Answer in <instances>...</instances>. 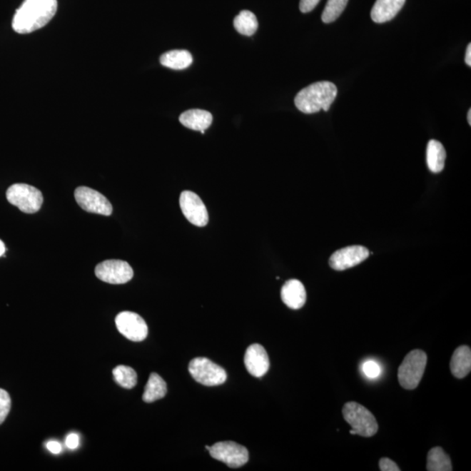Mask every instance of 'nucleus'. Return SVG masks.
<instances>
[{
	"label": "nucleus",
	"instance_id": "nucleus-1",
	"mask_svg": "<svg viewBox=\"0 0 471 471\" xmlns=\"http://www.w3.org/2000/svg\"><path fill=\"white\" fill-rule=\"evenodd\" d=\"M57 7V0H25L16 11L13 29L19 34L34 33L51 21Z\"/></svg>",
	"mask_w": 471,
	"mask_h": 471
},
{
	"label": "nucleus",
	"instance_id": "nucleus-2",
	"mask_svg": "<svg viewBox=\"0 0 471 471\" xmlns=\"http://www.w3.org/2000/svg\"><path fill=\"white\" fill-rule=\"evenodd\" d=\"M337 93L336 86L332 82H315L298 92L294 102L302 113H314L320 110L328 111L330 106L335 100Z\"/></svg>",
	"mask_w": 471,
	"mask_h": 471
},
{
	"label": "nucleus",
	"instance_id": "nucleus-3",
	"mask_svg": "<svg viewBox=\"0 0 471 471\" xmlns=\"http://www.w3.org/2000/svg\"><path fill=\"white\" fill-rule=\"evenodd\" d=\"M425 352L415 349L408 353L398 369V380L403 388L413 390L421 382L427 366Z\"/></svg>",
	"mask_w": 471,
	"mask_h": 471
},
{
	"label": "nucleus",
	"instance_id": "nucleus-4",
	"mask_svg": "<svg viewBox=\"0 0 471 471\" xmlns=\"http://www.w3.org/2000/svg\"><path fill=\"white\" fill-rule=\"evenodd\" d=\"M343 414L345 422L352 427L356 435L363 437H371L379 430L375 415L360 404L350 402L345 403Z\"/></svg>",
	"mask_w": 471,
	"mask_h": 471
},
{
	"label": "nucleus",
	"instance_id": "nucleus-5",
	"mask_svg": "<svg viewBox=\"0 0 471 471\" xmlns=\"http://www.w3.org/2000/svg\"><path fill=\"white\" fill-rule=\"evenodd\" d=\"M6 198L8 202L27 214L41 210L43 203L41 191L26 183H16L8 188Z\"/></svg>",
	"mask_w": 471,
	"mask_h": 471
},
{
	"label": "nucleus",
	"instance_id": "nucleus-6",
	"mask_svg": "<svg viewBox=\"0 0 471 471\" xmlns=\"http://www.w3.org/2000/svg\"><path fill=\"white\" fill-rule=\"evenodd\" d=\"M188 372L196 382L204 386H219L227 380L225 369L204 357L192 360L188 365Z\"/></svg>",
	"mask_w": 471,
	"mask_h": 471
},
{
	"label": "nucleus",
	"instance_id": "nucleus-7",
	"mask_svg": "<svg viewBox=\"0 0 471 471\" xmlns=\"http://www.w3.org/2000/svg\"><path fill=\"white\" fill-rule=\"evenodd\" d=\"M212 457L225 462L230 468H240L249 461V452L245 447L234 442H221L210 447Z\"/></svg>",
	"mask_w": 471,
	"mask_h": 471
},
{
	"label": "nucleus",
	"instance_id": "nucleus-8",
	"mask_svg": "<svg viewBox=\"0 0 471 471\" xmlns=\"http://www.w3.org/2000/svg\"><path fill=\"white\" fill-rule=\"evenodd\" d=\"M96 275L101 281L113 285H121L131 281L133 272L128 263L111 259L100 263L96 266Z\"/></svg>",
	"mask_w": 471,
	"mask_h": 471
},
{
	"label": "nucleus",
	"instance_id": "nucleus-9",
	"mask_svg": "<svg viewBox=\"0 0 471 471\" xmlns=\"http://www.w3.org/2000/svg\"><path fill=\"white\" fill-rule=\"evenodd\" d=\"M76 202L86 211L110 216L113 212L111 203L105 196L88 187H78L74 192Z\"/></svg>",
	"mask_w": 471,
	"mask_h": 471
},
{
	"label": "nucleus",
	"instance_id": "nucleus-10",
	"mask_svg": "<svg viewBox=\"0 0 471 471\" xmlns=\"http://www.w3.org/2000/svg\"><path fill=\"white\" fill-rule=\"evenodd\" d=\"M116 324L118 331L129 340L139 343L148 336L146 322L136 313H120L116 318Z\"/></svg>",
	"mask_w": 471,
	"mask_h": 471
},
{
	"label": "nucleus",
	"instance_id": "nucleus-11",
	"mask_svg": "<svg viewBox=\"0 0 471 471\" xmlns=\"http://www.w3.org/2000/svg\"><path fill=\"white\" fill-rule=\"evenodd\" d=\"M180 207L184 217L192 225L203 227L209 222V215L206 204L194 192L188 191L182 192L180 196Z\"/></svg>",
	"mask_w": 471,
	"mask_h": 471
},
{
	"label": "nucleus",
	"instance_id": "nucleus-12",
	"mask_svg": "<svg viewBox=\"0 0 471 471\" xmlns=\"http://www.w3.org/2000/svg\"><path fill=\"white\" fill-rule=\"evenodd\" d=\"M366 247L353 245L335 251L329 259V265L333 270H345L363 263L369 257Z\"/></svg>",
	"mask_w": 471,
	"mask_h": 471
},
{
	"label": "nucleus",
	"instance_id": "nucleus-13",
	"mask_svg": "<svg viewBox=\"0 0 471 471\" xmlns=\"http://www.w3.org/2000/svg\"><path fill=\"white\" fill-rule=\"evenodd\" d=\"M245 365L251 375L258 378L264 376L270 368L269 357L264 347L259 344L250 345L245 352Z\"/></svg>",
	"mask_w": 471,
	"mask_h": 471
},
{
	"label": "nucleus",
	"instance_id": "nucleus-14",
	"mask_svg": "<svg viewBox=\"0 0 471 471\" xmlns=\"http://www.w3.org/2000/svg\"><path fill=\"white\" fill-rule=\"evenodd\" d=\"M281 298L289 308L298 310L303 308L306 301L305 286L300 280H290L281 289Z\"/></svg>",
	"mask_w": 471,
	"mask_h": 471
},
{
	"label": "nucleus",
	"instance_id": "nucleus-15",
	"mask_svg": "<svg viewBox=\"0 0 471 471\" xmlns=\"http://www.w3.org/2000/svg\"><path fill=\"white\" fill-rule=\"evenodd\" d=\"M406 0H376L372 8L371 18L375 23L391 21L398 14Z\"/></svg>",
	"mask_w": 471,
	"mask_h": 471
},
{
	"label": "nucleus",
	"instance_id": "nucleus-16",
	"mask_svg": "<svg viewBox=\"0 0 471 471\" xmlns=\"http://www.w3.org/2000/svg\"><path fill=\"white\" fill-rule=\"evenodd\" d=\"M180 123L184 127L196 131H206L212 123V115L202 109H191L179 117Z\"/></svg>",
	"mask_w": 471,
	"mask_h": 471
},
{
	"label": "nucleus",
	"instance_id": "nucleus-17",
	"mask_svg": "<svg viewBox=\"0 0 471 471\" xmlns=\"http://www.w3.org/2000/svg\"><path fill=\"white\" fill-rule=\"evenodd\" d=\"M450 370L457 379L465 378L471 370V350L468 345L455 349L450 361Z\"/></svg>",
	"mask_w": 471,
	"mask_h": 471
},
{
	"label": "nucleus",
	"instance_id": "nucleus-18",
	"mask_svg": "<svg viewBox=\"0 0 471 471\" xmlns=\"http://www.w3.org/2000/svg\"><path fill=\"white\" fill-rule=\"evenodd\" d=\"M446 151L438 141L431 140L427 147V164L433 173L442 172L445 168Z\"/></svg>",
	"mask_w": 471,
	"mask_h": 471
},
{
	"label": "nucleus",
	"instance_id": "nucleus-19",
	"mask_svg": "<svg viewBox=\"0 0 471 471\" xmlns=\"http://www.w3.org/2000/svg\"><path fill=\"white\" fill-rule=\"evenodd\" d=\"M193 58L186 50H173L161 56L160 62L163 66L174 70H182L192 64Z\"/></svg>",
	"mask_w": 471,
	"mask_h": 471
},
{
	"label": "nucleus",
	"instance_id": "nucleus-20",
	"mask_svg": "<svg viewBox=\"0 0 471 471\" xmlns=\"http://www.w3.org/2000/svg\"><path fill=\"white\" fill-rule=\"evenodd\" d=\"M167 394V384L162 377L156 373L149 376L146 387H145L143 400L145 402H154L164 397Z\"/></svg>",
	"mask_w": 471,
	"mask_h": 471
},
{
	"label": "nucleus",
	"instance_id": "nucleus-21",
	"mask_svg": "<svg viewBox=\"0 0 471 471\" xmlns=\"http://www.w3.org/2000/svg\"><path fill=\"white\" fill-rule=\"evenodd\" d=\"M427 471H451L453 470L450 458L441 447H435L427 453Z\"/></svg>",
	"mask_w": 471,
	"mask_h": 471
},
{
	"label": "nucleus",
	"instance_id": "nucleus-22",
	"mask_svg": "<svg viewBox=\"0 0 471 471\" xmlns=\"http://www.w3.org/2000/svg\"><path fill=\"white\" fill-rule=\"evenodd\" d=\"M234 27L239 34L245 35V36H251L258 30L257 17L250 11H242L234 19Z\"/></svg>",
	"mask_w": 471,
	"mask_h": 471
},
{
	"label": "nucleus",
	"instance_id": "nucleus-23",
	"mask_svg": "<svg viewBox=\"0 0 471 471\" xmlns=\"http://www.w3.org/2000/svg\"><path fill=\"white\" fill-rule=\"evenodd\" d=\"M113 378L121 387L131 390L137 383V375L131 367L118 366L113 370Z\"/></svg>",
	"mask_w": 471,
	"mask_h": 471
},
{
	"label": "nucleus",
	"instance_id": "nucleus-24",
	"mask_svg": "<svg viewBox=\"0 0 471 471\" xmlns=\"http://www.w3.org/2000/svg\"><path fill=\"white\" fill-rule=\"evenodd\" d=\"M348 2V0H328L321 16L322 21L328 24L336 21L343 13Z\"/></svg>",
	"mask_w": 471,
	"mask_h": 471
},
{
	"label": "nucleus",
	"instance_id": "nucleus-25",
	"mask_svg": "<svg viewBox=\"0 0 471 471\" xmlns=\"http://www.w3.org/2000/svg\"><path fill=\"white\" fill-rule=\"evenodd\" d=\"M11 400L9 394L0 388V425L5 422L11 410Z\"/></svg>",
	"mask_w": 471,
	"mask_h": 471
},
{
	"label": "nucleus",
	"instance_id": "nucleus-26",
	"mask_svg": "<svg viewBox=\"0 0 471 471\" xmlns=\"http://www.w3.org/2000/svg\"><path fill=\"white\" fill-rule=\"evenodd\" d=\"M361 369H363V374L369 379L377 378L380 374V368L378 363L374 360L365 361Z\"/></svg>",
	"mask_w": 471,
	"mask_h": 471
},
{
	"label": "nucleus",
	"instance_id": "nucleus-27",
	"mask_svg": "<svg viewBox=\"0 0 471 471\" xmlns=\"http://www.w3.org/2000/svg\"><path fill=\"white\" fill-rule=\"evenodd\" d=\"M379 466L382 471H400L399 466L391 459L387 457L380 459Z\"/></svg>",
	"mask_w": 471,
	"mask_h": 471
},
{
	"label": "nucleus",
	"instance_id": "nucleus-28",
	"mask_svg": "<svg viewBox=\"0 0 471 471\" xmlns=\"http://www.w3.org/2000/svg\"><path fill=\"white\" fill-rule=\"evenodd\" d=\"M320 0H300V9L303 14L309 13L316 7Z\"/></svg>",
	"mask_w": 471,
	"mask_h": 471
},
{
	"label": "nucleus",
	"instance_id": "nucleus-29",
	"mask_svg": "<svg viewBox=\"0 0 471 471\" xmlns=\"http://www.w3.org/2000/svg\"><path fill=\"white\" fill-rule=\"evenodd\" d=\"M66 445L70 450H76L80 445V437L76 433H71L66 438Z\"/></svg>",
	"mask_w": 471,
	"mask_h": 471
},
{
	"label": "nucleus",
	"instance_id": "nucleus-30",
	"mask_svg": "<svg viewBox=\"0 0 471 471\" xmlns=\"http://www.w3.org/2000/svg\"><path fill=\"white\" fill-rule=\"evenodd\" d=\"M46 449L49 450L51 453L57 455L61 452L62 446L59 442L49 441L46 443Z\"/></svg>",
	"mask_w": 471,
	"mask_h": 471
},
{
	"label": "nucleus",
	"instance_id": "nucleus-31",
	"mask_svg": "<svg viewBox=\"0 0 471 471\" xmlns=\"http://www.w3.org/2000/svg\"><path fill=\"white\" fill-rule=\"evenodd\" d=\"M465 62L466 64L469 66H471V45L469 44L467 46L466 54H465Z\"/></svg>",
	"mask_w": 471,
	"mask_h": 471
},
{
	"label": "nucleus",
	"instance_id": "nucleus-32",
	"mask_svg": "<svg viewBox=\"0 0 471 471\" xmlns=\"http://www.w3.org/2000/svg\"><path fill=\"white\" fill-rule=\"evenodd\" d=\"M6 245L5 243L0 239V257L3 256L6 253Z\"/></svg>",
	"mask_w": 471,
	"mask_h": 471
},
{
	"label": "nucleus",
	"instance_id": "nucleus-33",
	"mask_svg": "<svg viewBox=\"0 0 471 471\" xmlns=\"http://www.w3.org/2000/svg\"><path fill=\"white\" fill-rule=\"evenodd\" d=\"M467 119H468L469 125H471V109L469 110L468 116H467Z\"/></svg>",
	"mask_w": 471,
	"mask_h": 471
}]
</instances>
